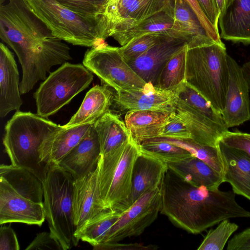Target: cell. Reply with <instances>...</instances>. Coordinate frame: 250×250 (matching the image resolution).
I'll return each mask as SVG.
<instances>
[{
	"label": "cell",
	"mask_w": 250,
	"mask_h": 250,
	"mask_svg": "<svg viewBox=\"0 0 250 250\" xmlns=\"http://www.w3.org/2000/svg\"><path fill=\"white\" fill-rule=\"evenodd\" d=\"M0 38L15 52L21 64V94L44 80L52 66L72 60L68 45L52 34L24 0H8L0 5Z\"/></svg>",
	"instance_id": "1"
},
{
	"label": "cell",
	"mask_w": 250,
	"mask_h": 250,
	"mask_svg": "<svg viewBox=\"0 0 250 250\" xmlns=\"http://www.w3.org/2000/svg\"><path fill=\"white\" fill-rule=\"evenodd\" d=\"M161 189L160 213L188 233H201L225 219L250 218V211L237 203L233 190L193 185L169 168Z\"/></svg>",
	"instance_id": "2"
},
{
	"label": "cell",
	"mask_w": 250,
	"mask_h": 250,
	"mask_svg": "<svg viewBox=\"0 0 250 250\" xmlns=\"http://www.w3.org/2000/svg\"><path fill=\"white\" fill-rule=\"evenodd\" d=\"M228 55L224 44L208 36L193 37L187 43L186 81L221 114L229 85Z\"/></svg>",
	"instance_id": "3"
},
{
	"label": "cell",
	"mask_w": 250,
	"mask_h": 250,
	"mask_svg": "<svg viewBox=\"0 0 250 250\" xmlns=\"http://www.w3.org/2000/svg\"><path fill=\"white\" fill-rule=\"evenodd\" d=\"M42 182L29 170L0 166V224L42 226L45 218Z\"/></svg>",
	"instance_id": "4"
},
{
	"label": "cell",
	"mask_w": 250,
	"mask_h": 250,
	"mask_svg": "<svg viewBox=\"0 0 250 250\" xmlns=\"http://www.w3.org/2000/svg\"><path fill=\"white\" fill-rule=\"evenodd\" d=\"M62 127L37 113L16 111L5 126L3 138L11 165L29 170L42 182L49 166L41 161L40 147L49 134Z\"/></svg>",
	"instance_id": "5"
},
{
	"label": "cell",
	"mask_w": 250,
	"mask_h": 250,
	"mask_svg": "<svg viewBox=\"0 0 250 250\" xmlns=\"http://www.w3.org/2000/svg\"><path fill=\"white\" fill-rule=\"evenodd\" d=\"M33 13L62 41L75 45L94 47L104 42L110 31L104 16L88 17L56 0H24Z\"/></svg>",
	"instance_id": "6"
},
{
	"label": "cell",
	"mask_w": 250,
	"mask_h": 250,
	"mask_svg": "<svg viewBox=\"0 0 250 250\" xmlns=\"http://www.w3.org/2000/svg\"><path fill=\"white\" fill-rule=\"evenodd\" d=\"M72 176L59 165H49L42 181L45 218L50 232L63 250L76 246L73 208Z\"/></svg>",
	"instance_id": "7"
},
{
	"label": "cell",
	"mask_w": 250,
	"mask_h": 250,
	"mask_svg": "<svg viewBox=\"0 0 250 250\" xmlns=\"http://www.w3.org/2000/svg\"><path fill=\"white\" fill-rule=\"evenodd\" d=\"M141 153L140 145L131 137L118 149L100 156L98 181L105 209L123 212L130 207L133 169Z\"/></svg>",
	"instance_id": "8"
},
{
	"label": "cell",
	"mask_w": 250,
	"mask_h": 250,
	"mask_svg": "<svg viewBox=\"0 0 250 250\" xmlns=\"http://www.w3.org/2000/svg\"><path fill=\"white\" fill-rule=\"evenodd\" d=\"M93 73L83 64L66 62L49 75L34 94L37 114L47 118L87 88Z\"/></svg>",
	"instance_id": "9"
},
{
	"label": "cell",
	"mask_w": 250,
	"mask_h": 250,
	"mask_svg": "<svg viewBox=\"0 0 250 250\" xmlns=\"http://www.w3.org/2000/svg\"><path fill=\"white\" fill-rule=\"evenodd\" d=\"M83 63L116 92L141 89L146 84L123 58L119 47L104 42L87 50Z\"/></svg>",
	"instance_id": "10"
},
{
	"label": "cell",
	"mask_w": 250,
	"mask_h": 250,
	"mask_svg": "<svg viewBox=\"0 0 250 250\" xmlns=\"http://www.w3.org/2000/svg\"><path fill=\"white\" fill-rule=\"evenodd\" d=\"M161 205V187L148 191L122 212L104 243L118 242L127 237L140 235L156 219Z\"/></svg>",
	"instance_id": "11"
},
{
	"label": "cell",
	"mask_w": 250,
	"mask_h": 250,
	"mask_svg": "<svg viewBox=\"0 0 250 250\" xmlns=\"http://www.w3.org/2000/svg\"><path fill=\"white\" fill-rule=\"evenodd\" d=\"M229 81L225 107L221 114L229 128L250 120V89L241 66L228 55Z\"/></svg>",
	"instance_id": "12"
},
{
	"label": "cell",
	"mask_w": 250,
	"mask_h": 250,
	"mask_svg": "<svg viewBox=\"0 0 250 250\" xmlns=\"http://www.w3.org/2000/svg\"><path fill=\"white\" fill-rule=\"evenodd\" d=\"M188 42V40L181 38L167 37L127 63L146 83L155 86L163 67L171 57L186 46Z\"/></svg>",
	"instance_id": "13"
},
{
	"label": "cell",
	"mask_w": 250,
	"mask_h": 250,
	"mask_svg": "<svg viewBox=\"0 0 250 250\" xmlns=\"http://www.w3.org/2000/svg\"><path fill=\"white\" fill-rule=\"evenodd\" d=\"M98 173V163L93 171L74 179L73 208L75 234L88 220L105 209L100 196Z\"/></svg>",
	"instance_id": "14"
},
{
	"label": "cell",
	"mask_w": 250,
	"mask_h": 250,
	"mask_svg": "<svg viewBox=\"0 0 250 250\" xmlns=\"http://www.w3.org/2000/svg\"><path fill=\"white\" fill-rule=\"evenodd\" d=\"M177 96L175 92L160 90L150 83L141 89L116 92L114 101L121 109L156 110L175 113Z\"/></svg>",
	"instance_id": "15"
},
{
	"label": "cell",
	"mask_w": 250,
	"mask_h": 250,
	"mask_svg": "<svg viewBox=\"0 0 250 250\" xmlns=\"http://www.w3.org/2000/svg\"><path fill=\"white\" fill-rule=\"evenodd\" d=\"M175 114L187 126L192 139L203 145L218 146L224 134L229 130L225 125L214 122L178 97Z\"/></svg>",
	"instance_id": "16"
},
{
	"label": "cell",
	"mask_w": 250,
	"mask_h": 250,
	"mask_svg": "<svg viewBox=\"0 0 250 250\" xmlns=\"http://www.w3.org/2000/svg\"><path fill=\"white\" fill-rule=\"evenodd\" d=\"M160 12L155 0H108L104 16L111 36L115 31L131 27Z\"/></svg>",
	"instance_id": "17"
},
{
	"label": "cell",
	"mask_w": 250,
	"mask_h": 250,
	"mask_svg": "<svg viewBox=\"0 0 250 250\" xmlns=\"http://www.w3.org/2000/svg\"><path fill=\"white\" fill-rule=\"evenodd\" d=\"M19 73L13 53L0 43V117L19 110L23 102L21 97Z\"/></svg>",
	"instance_id": "18"
},
{
	"label": "cell",
	"mask_w": 250,
	"mask_h": 250,
	"mask_svg": "<svg viewBox=\"0 0 250 250\" xmlns=\"http://www.w3.org/2000/svg\"><path fill=\"white\" fill-rule=\"evenodd\" d=\"M92 124L68 128L63 125L61 128L51 133L40 147L39 152L41 161L49 166L59 165L85 136Z\"/></svg>",
	"instance_id": "19"
},
{
	"label": "cell",
	"mask_w": 250,
	"mask_h": 250,
	"mask_svg": "<svg viewBox=\"0 0 250 250\" xmlns=\"http://www.w3.org/2000/svg\"><path fill=\"white\" fill-rule=\"evenodd\" d=\"M218 24L221 38L250 44V0H228Z\"/></svg>",
	"instance_id": "20"
},
{
	"label": "cell",
	"mask_w": 250,
	"mask_h": 250,
	"mask_svg": "<svg viewBox=\"0 0 250 250\" xmlns=\"http://www.w3.org/2000/svg\"><path fill=\"white\" fill-rule=\"evenodd\" d=\"M100 156L99 140L93 124L85 136L59 165L75 179L93 171L98 166Z\"/></svg>",
	"instance_id": "21"
},
{
	"label": "cell",
	"mask_w": 250,
	"mask_h": 250,
	"mask_svg": "<svg viewBox=\"0 0 250 250\" xmlns=\"http://www.w3.org/2000/svg\"><path fill=\"white\" fill-rule=\"evenodd\" d=\"M219 147L223 164V180L236 194L250 200V157L244 151L229 147L221 141Z\"/></svg>",
	"instance_id": "22"
},
{
	"label": "cell",
	"mask_w": 250,
	"mask_h": 250,
	"mask_svg": "<svg viewBox=\"0 0 250 250\" xmlns=\"http://www.w3.org/2000/svg\"><path fill=\"white\" fill-rule=\"evenodd\" d=\"M168 168L167 163L141 152L133 167L130 207L148 191L161 187Z\"/></svg>",
	"instance_id": "23"
},
{
	"label": "cell",
	"mask_w": 250,
	"mask_h": 250,
	"mask_svg": "<svg viewBox=\"0 0 250 250\" xmlns=\"http://www.w3.org/2000/svg\"><path fill=\"white\" fill-rule=\"evenodd\" d=\"M175 113L156 110H129L125 123L132 138L138 145L149 139L159 137Z\"/></svg>",
	"instance_id": "24"
},
{
	"label": "cell",
	"mask_w": 250,
	"mask_h": 250,
	"mask_svg": "<svg viewBox=\"0 0 250 250\" xmlns=\"http://www.w3.org/2000/svg\"><path fill=\"white\" fill-rule=\"evenodd\" d=\"M114 96L105 85H96L86 94L76 113L63 125L71 127L93 124L109 111Z\"/></svg>",
	"instance_id": "25"
},
{
	"label": "cell",
	"mask_w": 250,
	"mask_h": 250,
	"mask_svg": "<svg viewBox=\"0 0 250 250\" xmlns=\"http://www.w3.org/2000/svg\"><path fill=\"white\" fill-rule=\"evenodd\" d=\"M167 164L169 169L193 185L214 189L224 183L223 173L195 157L192 156L182 161Z\"/></svg>",
	"instance_id": "26"
},
{
	"label": "cell",
	"mask_w": 250,
	"mask_h": 250,
	"mask_svg": "<svg viewBox=\"0 0 250 250\" xmlns=\"http://www.w3.org/2000/svg\"><path fill=\"white\" fill-rule=\"evenodd\" d=\"M94 125L99 140L101 156L118 149L131 138L125 122L109 111L96 121Z\"/></svg>",
	"instance_id": "27"
},
{
	"label": "cell",
	"mask_w": 250,
	"mask_h": 250,
	"mask_svg": "<svg viewBox=\"0 0 250 250\" xmlns=\"http://www.w3.org/2000/svg\"><path fill=\"white\" fill-rule=\"evenodd\" d=\"M173 19L165 12H160L131 27L113 32L110 37L122 46L141 36L152 33H166L184 39L173 30Z\"/></svg>",
	"instance_id": "28"
},
{
	"label": "cell",
	"mask_w": 250,
	"mask_h": 250,
	"mask_svg": "<svg viewBox=\"0 0 250 250\" xmlns=\"http://www.w3.org/2000/svg\"><path fill=\"white\" fill-rule=\"evenodd\" d=\"M122 212L104 209L88 220L75 234L77 240L87 242L93 247L105 242L109 231Z\"/></svg>",
	"instance_id": "29"
},
{
	"label": "cell",
	"mask_w": 250,
	"mask_h": 250,
	"mask_svg": "<svg viewBox=\"0 0 250 250\" xmlns=\"http://www.w3.org/2000/svg\"><path fill=\"white\" fill-rule=\"evenodd\" d=\"M187 45L171 57L163 67L156 86L165 91L176 92L186 81Z\"/></svg>",
	"instance_id": "30"
},
{
	"label": "cell",
	"mask_w": 250,
	"mask_h": 250,
	"mask_svg": "<svg viewBox=\"0 0 250 250\" xmlns=\"http://www.w3.org/2000/svg\"><path fill=\"white\" fill-rule=\"evenodd\" d=\"M173 20V30L188 41L195 36H208L186 0H175Z\"/></svg>",
	"instance_id": "31"
},
{
	"label": "cell",
	"mask_w": 250,
	"mask_h": 250,
	"mask_svg": "<svg viewBox=\"0 0 250 250\" xmlns=\"http://www.w3.org/2000/svg\"><path fill=\"white\" fill-rule=\"evenodd\" d=\"M155 139L183 147L189 152L192 156L201 160L216 170L223 173V164L219 146L205 145L190 139L178 140L164 137Z\"/></svg>",
	"instance_id": "32"
},
{
	"label": "cell",
	"mask_w": 250,
	"mask_h": 250,
	"mask_svg": "<svg viewBox=\"0 0 250 250\" xmlns=\"http://www.w3.org/2000/svg\"><path fill=\"white\" fill-rule=\"evenodd\" d=\"M140 146L141 152L154 156L167 163L179 162L192 156L183 147L155 138L144 141Z\"/></svg>",
	"instance_id": "33"
},
{
	"label": "cell",
	"mask_w": 250,
	"mask_h": 250,
	"mask_svg": "<svg viewBox=\"0 0 250 250\" xmlns=\"http://www.w3.org/2000/svg\"><path fill=\"white\" fill-rule=\"evenodd\" d=\"M238 226L225 219L215 229H210L198 248V250H222Z\"/></svg>",
	"instance_id": "34"
},
{
	"label": "cell",
	"mask_w": 250,
	"mask_h": 250,
	"mask_svg": "<svg viewBox=\"0 0 250 250\" xmlns=\"http://www.w3.org/2000/svg\"><path fill=\"white\" fill-rule=\"evenodd\" d=\"M170 36L174 37L162 33L146 34L119 47V50L123 58L128 62L141 56L163 39Z\"/></svg>",
	"instance_id": "35"
},
{
	"label": "cell",
	"mask_w": 250,
	"mask_h": 250,
	"mask_svg": "<svg viewBox=\"0 0 250 250\" xmlns=\"http://www.w3.org/2000/svg\"><path fill=\"white\" fill-rule=\"evenodd\" d=\"M62 5L88 17L104 16L108 0H56Z\"/></svg>",
	"instance_id": "36"
},
{
	"label": "cell",
	"mask_w": 250,
	"mask_h": 250,
	"mask_svg": "<svg viewBox=\"0 0 250 250\" xmlns=\"http://www.w3.org/2000/svg\"><path fill=\"white\" fill-rule=\"evenodd\" d=\"M159 137L178 140L192 139L187 126L176 114L166 125Z\"/></svg>",
	"instance_id": "37"
},
{
	"label": "cell",
	"mask_w": 250,
	"mask_h": 250,
	"mask_svg": "<svg viewBox=\"0 0 250 250\" xmlns=\"http://www.w3.org/2000/svg\"><path fill=\"white\" fill-rule=\"evenodd\" d=\"M221 141L229 147L244 151L250 157V133L228 130Z\"/></svg>",
	"instance_id": "38"
},
{
	"label": "cell",
	"mask_w": 250,
	"mask_h": 250,
	"mask_svg": "<svg viewBox=\"0 0 250 250\" xmlns=\"http://www.w3.org/2000/svg\"><path fill=\"white\" fill-rule=\"evenodd\" d=\"M25 250H63L59 241L50 232H42L37 234L36 237Z\"/></svg>",
	"instance_id": "39"
},
{
	"label": "cell",
	"mask_w": 250,
	"mask_h": 250,
	"mask_svg": "<svg viewBox=\"0 0 250 250\" xmlns=\"http://www.w3.org/2000/svg\"><path fill=\"white\" fill-rule=\"evenodd\" d=\"M196 14L208 36L217 43L224 44L221 41L219 31L208 20L200 6L197 0H186Z\"/></svg>",
	"instance_id": "40"
},
{
	"label": "cell",
	"mask_w": 250,
	"mask_h": 250,
	"mask_svg": "<svg viewBox=\"0 0 250 250\" xmlns=\"http://www.w3.org/2000/svg\"><path fill=\"white\" fill-rule=\"evenodd\" d=\"M19 243L10 225L0 228V250H19Z\"/></svg>",
	"instance_id": "41"
},
{
	"label": "cell",
	"mask_w": 250,
	"mask_h": 250,
	"mask_svg": "<svg viewBox=\"0 0 250 250\" xmlns=\"http://www.w3.org/2000/svg\"><path fill=\"white\" fill-rule=\"evenodd\" d=\"M158 248L154 245H144L141 243L123 244L118 242L104 243L93 247L96 250H154Z\"/></svg>",
	"instance_id": "42"
},
{
	"label": "cell",
	"mask_w": 250,
	"mask_h": 250,
	"mask_svg": "<svg viewBox=\"0 0 250 250\" xmlns=\"http://www.w3.org/2000/svg\"><path fill=\"white\" fill-rule=\"evenodd\" d=\"M227 250H250V228L234 235L228 241Z\"/></svg>",
	"instance_id": "43"
},
{
	"label": "cell",
	"mask_w": 250,
	"mask_h": 250,
	"mask_svg": "<svg viewBox=\"0 0 250 250\" xmlns=\"http://www.w3.org/2000/svg\"><path fill=\"white\" fill-rule=\"evenodd\" d=\"M202 11L209 21L218 30V20L220 12L217 8L215 0H197Z\"/></svg>",
	"instance_id": "44"
},
{
	"label": "cell",
	"mask_w": 250,
	"mask_h": 250,
	"mask_svg": "<svg viewBox=\"0 0 250 250\" xmlns=\"http://www.w3.org/2000/svg\"><path fill=\"white\" fill-rule=\"evenodd\" d=\"M160 12H164L173 19L175 0H155Z\"/></svg>",
	"instance_id": "45"
},
{
	"label": "cell",
	"mask_w": 250,
	"mask_h": 250,
	"mask_svg": "<svg viewBox=\"0 0 250 250\" xmlns=\"http://www.w3.org/2000/svg\"><path fill=\"white\" fill-rule=\"evenodd\" d=\"M242 73L247 81L250 91V61L245 63L241 66Z\"/></svg>",
	"instance_id": "46"
},
{
	"label": "cell",
	"mask_w": 250,
	"mask_h": 250,
	"mask_svg": "<svg viewBox=\"0 0 250 250\" xmlns=\"http://www.w3.org/2000/svg\"><path fill=\"white\" fill-rule=\"evenodd\" d=\"M215 1L220 14L224 9L228 0H215Z\"/></svg>",
	"instance_id": "47"
}]
</instances>
